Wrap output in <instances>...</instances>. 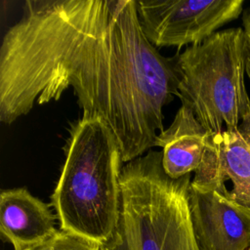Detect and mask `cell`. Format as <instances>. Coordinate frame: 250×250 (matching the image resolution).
I'll use <instances>...</instances> for the list:
<instances>
[{"label": "cell", "instance_id": "30bf717a", "mask_svg": "<svg viewBox=\"0 0 250 250\" xmlns=\"http://www.w3.org/2000/svg\"><path fill=\"white\" fill-rule=\"evenodd\" d=\"M23 250H102V246L80 235L60 229L44 241Z\"/></svg>", "mask_w": 250, "mask_h": 250}, {"label": "cell", "instance_id": "3957f363", "mask_svg": "<svg viewBox=\"0 0 250 250\" xmlns=\"http://www.w3.org/2000/svg\"><path fill=\"white\" fill-rule=\"evenodd\" d=\"M161 157L149 150L122 167L119 218L102 250H200L188 203L190 175L171 179Z\"/></svg>", "mask_w": 250, "mask_h": 250}, {"label": "cell", "instance_id": "8992f818", "mask_svg": "<svg viewBox=\"0 0 250 250\" xmlns=\"http://www.w3.org/2000/svg\"><path fill=\"white\" fill-rule=\"evenodd\" d=\"M188 203L200 250L250 249V207L237 202L226 184L191 181Z\"/></svg>", "mask_w": 250, "mask_h": 250}, {"label": "cell", "instance_id": "ba28073f", "mask_svg": "<svg viewBox=\"0 0 250 250\" xmlns=\"http://www.w3.org/2000/svg\"><path fill=\"white\" fill-rule=\"evenodd\" d=\"M56 219L50 205L24 188L0 193V232L14 250H23L55 234Z\"/></svg>", "mask_w": 250, "mask_h": 250}, {"label": "cell", "instance_id": "8fae6325", "mask_svg": "<svg viewBox=\"0 0 250 250\" xmlns=\"http://www.w3.org/2000/svg\"><path fill=\"white\" fill-rule=\"evenodd\" d=\"M242 22H243V30H244L245 37H246V40H247L249 56H250V9H247L244 12Z\"/></svg>", "mask_w": 250, "mask_h": 250}, {"label": "cell", "instance_id": "7c38bea8", "mask_svg": "<svg viewBox=\"0 0 250 250\" xmlns=\"http://www.w3.org/2000/svg\"><path fill=\"white\" fill-rule=\"evenodd\" d=\"M246 74L250 80V56L248 55V59H247V62H246Z\"/></svg>", "mask_w": 250, "mask_h": 250}, {"label": "cell", "instance_id": "7a4b0ae2", "mask_svg": "<svg viewBox=\"0 0 250 250\" xmlns=\"http://www.w3.org/2000/svg\"><path fill=\"white\" fill-rule=\"evenodd\" d=\"M64 151L51 195L60 228L103 246L119 218L123 160L118 140L102 118L82 116L71 126Z\"/></svg>", "mask_w": 250, "mask_h": 250}, {"label": "cell", "instance_id": "52a82bcc", "mask_svg": "<svg viewBox=\"0 0 250 250\" xmlns=\"http://www.w3.org/2000/svg\"><path fill=\"white\" fill-rule=\"evenodd\" d=\"M232 183L233 198L250 207V115L236 127L209 134L203 158L192 182Z\"/></svg>", "mask_w": 250, "mask_h": 250}, {"label": "cell", "instance_id": "4fadbf2b", "mask_svg": "<svg viewBox=\"0 0 250 250\" xmlns=\"http://www.w3.org/2000/svg\"><path fill=\"white\" fill-rule=\"evenodd\" d=\"M249 250H250V249H249Z\"/></svg>", "mask_w": 250, "mask_h": 250}, {"label": "cell", "instance_id": "9c48e42d", "mask_svg": "<svg viewBox=\"0 0 250 250\" xmlns=\"http://www.w3.org/2000/svg\"><path fill=\"white\" fill-rule=\"evenodd\" d=\"M209 133L196 119L192 110L181 104L171 125L155 139L160 146L165 174L178 180L195 172L201 164Z\"/></svg>", "mask_w": 250, "mask_h": 250}, {"label": "cell", "instance_id": "6da1fadb", "mask_svg": "<svg viewBox=\"0 0 250 250\" xmlns=\"http://www.w3.org/2000/svg\"><path fill=\"white\" fill-rule=\"evenodd\" d=\"M178 85V57L147 40L137 0L25 1L0 47L2 123L71 87L82 116L106 122L126 163L154 146Z\"/></svg>", "mask_w": 250, "mask_h": 250}, {"label": "cell", "instance_id": "277c9868", "mask_svg": "<svg viewBox=\"0 0 250 250\" xmlns=\"http://www.w3.org/2000/svg\"><path fill=\"white\" fill-rule=\"evenodd\" d=\"M249 51L240 27L217 31L178 56V94L209 134L236 127L250 115L245 85Z\"/></svg>", "mask_w": 250, "mask_h": 250}, {"label": "cell", "instance_id": "5b68a950", "mask_svg": "<svg viewBox=\"0 0 250 250\" xmlns=\"http://www.w3.org/2000/svg\"><path fill=\"white\" fill-rule=\"evenodd\" d=\"M242 0H137L141 27L154 47L199 44L239 17Z\"/></svg>", "mask_w": 250, "mask_h": 250}]
</instances>
